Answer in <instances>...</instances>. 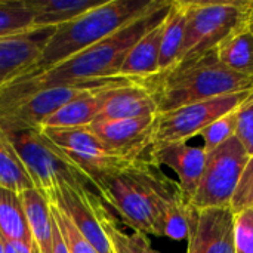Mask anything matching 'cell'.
<instances>
[{"instance_id": "1", "label": "cell", "mask_w": 253, "mask_h": 253, "mask_svg": "<svg viewBox=\"0 0 253 253\" xmlns=\"http://www.w3.org/2000/svg\"><path fill=\"white\" fill-rule=\"evenodd\" d=\"M170 4L172 0H162L154 9L148 10L142 16L136 18L83 52L74 55L65 62H61L59 65L36 77L13 80L0 92V98H15L62 83L120 76L123 62L132 47L139 39H142L147 33L166 19Z\"/></svg>"}, {"instance_id": "2", "label": "cell", "mask_w": 253, "mask_h": 253, "mask_svg": "<svg viewBox=\"0 0 253 253\" xmlns=\"http://www.w3.org/2000/svg\"><path fill=\"white\" fill-rule=\"evenodd\" d=\"M138 82L151 93L159 114L253 89V77L225 67L216 58L215 50Z\"/></svg>"}, {"instance_id": "3", "label": "cell", "mask_w": 253, "mask_h": 253, "mask_svg": "<svg viewBox=\"0 0 253 253\" xmlns=\"http://www.w3.org/2000/svg\"><path fill=\"white\" fill-rule=\"evenodd\" d=\"M162 0H105L79 18L55 28L40 58L16 80H25L65 62L129 22L154 9Z\"/></svg>"}, {"instance_id": "4", "label": "cell", "mask_w": 253, "mask_h": 253, "mask_svg": "<svg viewBox=\"0 0 253 253\" xmlns=\"http://www.w3.org/2000/svg\"><path fill=\"white\" fill-rule=\"evenodd\" d=\"M175 181L169 179L159 166L144 159L101 172L90 178L105 202L133 231L156 236L157 200Z\"/></svg>"}, {"instance_id": "5", "label": "cell", "mask_w": 253, "mask_h": 253, "mask_svg": "<svg viewBox=\"0 0 253 253\" xmlns=\"http://www.w3.org/2000/svg\"><path fill=\"white\" fill-rule=\"evenodd\" d=\"M252 22L253 0L187 1V27L178 64L213 52L231 34Z\"/></svg>"}, {"instance_id": "6", "label": "cell", "mask_w": 253, "mask_h": 253, "mask_svg": "<svg viewBox=\"0 0 253 253\" xmlns=\"http://www.w3.org/2000/svg\"><path fill=\"white\" fill-rule=\"evenodd\" d=\"M138 80L116 76L86 82L62 83L15 98H0V129L6 133L40 129V125L73 99L105 89L127 86Z\"/></svg>"}, {"instance_id": "7", "label": "cell", "mask_w": 253, "mask_h": 253, "mask_svg": "<svg viewBox=\"0 0 253 253\" xmlns=\"http://www.w3.org/2000/svg\"><path fill=\"white\" fill-rule=\"evenodd\" d=\"M6 135L24 163L34 184V190L40 193L47 203L61 184L84 188L92 187L87 176L42 129H27Z\"/></svg>"}, {"instance_id": "8", "label": "cell", "mask_w": 253, "mask_h": 253, "mask_svg": "<svg viewBox=\"0 0 253 253\" xmlns=\"http://www.w3.org/2000/svg\"><path fill=\"white\" fill-rule=\"evenodd\" d=\"M252 90L222 95L157 114L150 133L148 150L187 142L190 138L200 135L209 125L237 110Z\"/></svg>"}, {"instance_id": "9", "label": "cell", "mask_w": 253, "mask_h": 253, "mask_svg": "<svg viewBox=\"0 0 253 253\" xmlns=\"http://www.w3.org/2000/svg\"><path fill=\"white\" fill-rule=\"evenodd\" d=\"M249 159L251 156L237 136L206 153L203 175L191 200L193 208L197 211L230 208Z\"/></svg>"}, {"instance_id": "10", "label": "cell", "mask_w": 253, "mask_h": 253, "mask_svg": "<svg viewBox=\"0 0 253 253\" xmlns=\"http://www.w3.org/2000/svg\"><path fill=\"white\" fill-rule=\"evenodd\" d=\"M46 136L59 147L67 157L87 176H92L122 168L130 163V159L122 157L110 151L92 132L86 127H70V129H42ZM136 160V159H135Z\"/></svg>"}, {"instance_id": "11", "label": "cell", "mask_w": 253, "mask_h": 253, "mask_svg": "<svg viewBox=\"0 0 253 253\" xmlns=\"http://www.w3.org/2000/svg\"><path fill=\"white\" fill-rule=\"evenodd\" d=\"M49 205L64 211L76 228L99 253H113L111 242L102 227V213L105 211L102 200L89 188L61 184Z\"/></svg>"}, {"instance_id": "12", "label": "cell", "mask_w": 253, "mask_h": 253, "mask_svg": "<svg viewBox=\"0 0 253 253\" xmlns=\"http://www.w3.org/2000/svg\"><path fill=\"white\" fill-rule=\"evenodd\" d=\"M236 213L231 208H211L194 212L187 251L193 253H237Z\"/></svg>"}, {"instance_id": "13", "label": "cell", "mask_w": 253, "mask_h": 253, "mask_svg": "<svg viewBox=\"0 0 253 253\" xmlns=\"http://www.w3.org/2000/svg\"><path fill=\"white\" fill-rule=\"evenodd\" d=\"M154 117L126 120H95L87 127L113 153L135 160L148 150Z\"/></svg>"}, {"instance_id": "14", "label": "cell", "mask_w": 253, "mask_h": 253, "mask_svg": "<svg viewBox=\"0 0 253 253\" xmlns=\"http://www.w3.org/2000/svg\"><path fill=\"white\" fill-rule=\"evenodd\" d=\"M141 159L154 166H168L172 169L178 176V185L182 196L191 203L205 169L206 153L203 147H193L187 142L170 144L148 150Z\"/></svg>"}, {"instance_id": "15", "label": "cell", "mask_w": 253, "mask_h": 253, "mask_svg": "<svg viewBox=\"0 0 253 253\" xmlns=\"http://www.w3.org/2000/svg\"><path fill=\"white\" fill-rule=\"evenodd\" d=\"M55 28L31 30L0 40V92L36 64Z\"/></svg>"}, {"instance_id": "16", "label": "cell", "mask_w": 253, "mask_h": 253, "mask_svg": "<svg viewBox=\"0 0 253 253\" xmlns=\"http://www.w3.org/2000/svg\"><path fill=\"white\" fill-rule=\"evenodd\" d=\"M157 105L151 93L139 83L107 89L104 104L96 120H126L157 116Z\"/></svg>"}, {"instance_id": "17", "label": "cell", "mask_w": 253, "mask_h": 253, "mask_svg": "<svg viewBox=\"0 0 253 253\" xmlns=\"http://www.w3.org/2000/svg\"><path fill=\"white\" fill-rule=\"evenodd\" d=\"M163 22L138 40V43L126 56L120 70V76L135 80H144L159 73Z\"/></svg>"}, {"instance_id": "18", "label": "cell", "mask_w": 253, "mask_h": 253, "mask_svg": "<svg viewBox=\"0 0 253 253\" xmlns=\"http://www.w3.org/2000/svg\"><path fill=\"white\" fill-rule=\"evenodd\" d=\"M105 90L90 92L73 99L56 113L49 116L40 125V129H70L89 126L96 120L102 108Z\"/></svg>"}, {"instance_id": "19", "label": "cell", "mask_w": 253, "mask_h": 253, "mask_svg": "<svg viewBox=\"0 0 253 253\" xmlns=\"http://www.w3.org/2000/svg\"><path fill=\"white\" fill-rule=\"evenodd\" d=\"M104 1L105 0H30L34 12L33 28H56Z\"/></svg>"}, {"instance_id": "20", "label": "cell", "mask_w": 253, "mask_h": 253, "mask_svg": "<svg viewBox=\"0 0 253 253\" xmlns=\"http://www.w3.org/2000/svg\"><path fill=\"white\" fill-rule=\"evenodd\" d=\"M187 27V0H172L169 13L163 22L159 73L168 71L178 64Z\"/></svg>"}, {"instance_id": "21", "label": "cell", "mask_w": 253, "mask_h": 253, "mask_svg": "<svg viewBox=\"0 0 253 253\" xmlns=\"http://www.w3.org/2000/svg\"><path fill=\"white\" fill-rule=\"evenodd\" d=\"M21 200L27 213L33 242L39 253H52L53 246V218L50 205L36 190L21 193Z\"/></svg>"}, {"instance_id": "22", "label": "cell", "mask_w": 253, "mask_h": 253, "mask_svg": "<svg viewBox=\"0 0 253 253\" xmlns=\"http://www.w3.org/2000/svg\"><path fill=\"white\" fill-rule=\"evenodd\" d=\"M0 233L7 242L34 245L21 194L0 187Z\"/></svg>"}, {"instance_id": "23", "label": "cell", "mask_w": 253, "mask_h": 253, "mask_svg": "<svg viewBox=\"0 0 253 253\" xmlns=\"http://www.w3.org/2000/svg\"><path fill=\"white\" fill-rule=\"evenodd\" d=\"M216 58L236 73L253 77V25H248L215 49Z\"/></svg>"}, {"instance_id": "24", "label": "cell", "mask_w": 253, "mask_h": 253, "mask_svg": "<svg viewBox=\"0 0 253 253\" xmlns=\"http://www.w3.org/2000/svg\"><path fill=\"white\" fill-rule=\"evenodd\" d=\"M0 187L12 190L15 193H24L34 190V184L12 147L7 135L0 129Z\"/></svg>"}, {"instance_id": "25", "label": "cell", "mask_w": 253, "mask_h": 253, "mask_svg": "<svg viewBox=\"0 0 253 253\" xmlns=\"http://www.w3.org/2000/svg\"><path fill=\"white\" fill-rule=\"evenodd\" d=\"M33 19L30 0L0 1V40L34 30Z\"/></svg>"}, {"instance_id": "26", "label": "cell", "mask_w": 253, "mask_h": 253, "mask_svg": "<svg viewBox=\"0 0 253 253\" xmlns=\"http://www.w3.org/2000/svg\"><path fill=\"white\" fill-rule=\"evenodd\" d=\"M237 110H234V111L225 114L224 117L218 119L216 122L209 125L200 133V136L203 138V150H205V153H209V151L218 148L219 145H222L224 142H227L228 139L236 136L237 120H239Z\"/></svg>"}, {"instance_id": "27", "label": "cell", "mask_w": 253, "mask_h": 253, "mask_svg": "<svg viewBox=\"0 0 253 253\" xmlns=\"http://www.w3.org/2000/svg\"><path fill=\"white\" fill-rule=\"evenodd\" d=\"M50 213L52 218L55 221V224L58 225L67 248L70 253H99L84 237L83 234L76 228V225L73 224V221L67 216V213L64 211H61L59 208L50 205Z\"/></svg>"}, {"instance_id": "28", "label": "cell", "mask_w": 253, "mask_h": 253, "mask_svg": "<svg viewBox=\"0 0 253 253\" xmlns=\"http://www.w3.org/2000/svg\"><path fill=\"white\" fill-rule=\"evenodd\" d=\"M230 208L236 215L248 209H253V156L249 159L242 173Z\"/></svg>"}, {"instance_id": "29", "label": "cell", "mask_w": 253, "mask_h": 253, "mask_svg": "<svg viewBox=\"0 0 253 253\" xmlns=\"http://www.w3.org/2000/svg\"><path fill=\"white\" fill-rule=\"evenodd\" d=\"M237 132L236 136L248 151V154L253 156V90L246 98V101L237 110Z\"/></svg>"}, {"instance_id": "30", "label": "cell", "mask_w": 253, "mask_h": 253, "mask_svg": "<svg viewBox=\"0 0 253 253\" xmlns=\"http://www.w3.org/2000/svg\"><path fill=\"white\" fill-rule=\"evenodd\" d=\"M234 233L237 253H253V209L236 215Z\"/></svg>"}, {"instance_id": "31", "label": "cell", "mask_w": 253, "mask_h": 253, "mask_svg": "<svg viewBox=\"0 0 253 253\" xmlns=\"http://www.w3.org/2000/svg\"><path fill=\"white\" fill-rule=\"evenodd\" d=\"M102 227L111 242L113 253H132L126 243V233L119 227L116 218L111 216L107 209L102 213Z\"/></svg>"}, {"instance_id": "32", "label": "cell", "mask_w": 253, "mask_h": 253, "mask_svg": "<svg viewBox=\"0 0 253 253\" xmlns=\"http://www.w3.org/2000/svg\"><path fill=\"white\" fill-rule=\"evenodd\" d=\"M126 243L132 253H162L157 252L151 246L147 234H142L138 231H133V234H126Z\"/></svg>"}, {"instance_id": "33", "label": "cell", "mask_w": 253, "mask_h": 253, "mask_svg": "<svg viewBox=\"0 0 253 253\" xmlns=\"http://www.w3.org/2000/svg\"><path fill=\"white\" fill-rule=\"evenodd\" d=\"M52 253H70L67 243L58 228V225L53 221V246H52Z\"/></svg>"}, {"instance_id": "34", "label": "cell", "mask_w": 253, "mask_h": 253, "mask_svg": "<svg viewBox=\"0 0 253 253\" xmlns=\"http://www.w3.org/2000/svg\"><path fill=\"white\" fill-rule=\"evenodd\" d=\"M6 242V253H39L36 245H24V243H16V242Z\"/></svg>"}, {"instance_id": "35", "label": "cell", "mask_w": 253, "mask_h": 253, "mask_svg": "<svg viewBox=\"0 0 253 253\" xmlns=\"http://www.w3.org/2000/svg\"><path fill=\"white\" fill-rule=\"evenodd\" d=\"M0 253H6V242H4V237L1 236V233H0Z\"/></svg>"}, {"instance_id": "36", "label": "cell", "mask_w": 253, "mask_h": 253, "mask_svg": "<svg viewBox=\"0 0 253 253\" xmlns=\"http://www.w3.org/2000/svg\"><path fill=\"white\" fill-rule=\"evenodd\" d=\"M187 253H193V252H190V251H187Z\"/></svg>"}, {"instance_id": "37", "label": "cell", "mask_w": 253, "mask_h": 253, "mask_svg": "<svg viewBox=\"0 0 253 253\" xmlns=\"http://www.w3.org/2000/svg\"><path fill=\"white\" fill-rule=\"evenodd\" d=\"M252 25H253V22H252Z\"/></svg>"}]
</instances>
